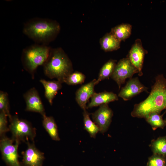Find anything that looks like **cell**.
Segmentation results:
<instances>
[{
	"label": "cell",
	"instance_id": "cell-1",
	"mask_svg": "<svg viewBox=\"0 0 166 166\" xmlns=\"http://www.w3.org/2000/svg\"><path fill=\"white\" fill-rule=\"evenodd\" d=\"M166 109V77L162 74L157 75L151 87L148 96L142 102L135 104L131 115L133 117L145 118L149 113L160 114Z\"/></svg>",
	"mask_w": 166,
	"mask_h": 166
},
{
	"label": "cell",
	"instance_id": "cell-2",
	"mask_svg": "<svg viewBox=\"0 0 166 166\" xmlns=\"http://www.w3.org/2000/svg\"><path fill=\"white\" fill-rule=\"evenodd\" d=\"M60 29L59 23L55 21L34 18L24 24L23 32L37 44L47 45L55 39Z\"/></svg>",
	"mask_w": 166,
	"mask_h": 166
},
{
	"label": "cell",
	"instance_id": "cell-3",
	"mask_svg": "<svg viewBox=\"0 0 166 166\" xmlns=\"http://www.w3.org/2000/svg\"><path fill=\"white\" fill-rule=\"evenodd\" d=\"M45 76L56 78L62 83L73 71L72 62L61 48H51L46 61L43 65Z\"/></svg>",
	"mask_w": 166,
	"mask_h": 166
},
{
	"label": "cell",
	"instance_id": "cell-4",
	"mask_svg": "<svg viewBox=\"0 0 166 166\" xmlns=\"http://www.w3.org/2000/svg\"><path fill=\"white\" fill-rule=\"evenodd\" d=\"M51 48L47 45L36 44L22 50L21 61L24 68L33 78L37 68L43 65L49 56Z\"/></svg>",
	"mask_w": 166,
	"mask_h": 166
},
{
	"label": "cell",
	"instance_id": "cell-5",
	"mask_svg": "<svg viewBox=\"0 0 166 166\" xmlns=\"http://www.w3.org/2000/svg\"><path fill=\"white\" fill-rule=\"evenodd\" d=\"M9 128L12 136V139L20 143L28 139L34 140L36 135L35 128L26 120L20 119L16 116L9 118Z\"/></svg>",
	"mask_w": 166,
	"mask_h": 166
},
{
	"label": "cell",
	"instance_id": "cell-6",
	"mask_svg": "<svg viewBox=\"0 0 166 166\" xmlns=\"http://www.w3.org/2000/svg\"><path fill=\"white\" fill-rule=\"evenodd\" d=\"M6 136H1L0 141V148L2 157L9 166H22L18 160V149L20 143Z\"/></svg>",
	"mask_w": 166,
	"mask_h": 166
},
{
	"label": "cell",
	"instance_id": "cell-7",
	"mask_svg": "<svg viewBox=\"0 0 166 166\" xmlns=\"http://www.w3.org/2000/svg\"><path fill=\"white\" fill-rule=\"evenodd\" d=\"M136 73H138V70L127 57L121 59L117 63L110 77L116 82L119 89L127 78H132Z\"/></svg>",
	"mask_w": 166,
	"mask_h": 166
},
{
	"label": "cell",
	"instance_id": "cell-8",
	"mask_svg": "<svg viewBox=\"0 0 166 166\" xmlns=\"http://www.w3.org/2000/svg\"><path fill=\"white\" fill-rule=\"evenodd\" d=\"M113 116V111L108 104H104L100 105L98 109L92 114V118L98 127L99 131L104 133L108 129Z\"/></svg>",
	"mask_w": 166,
	"mask_h": 166
},
{
	"label": "cell",
	"instance_id": "cell-9",
	"mask_svg": "<svg viewBox=\"0 0 166 166\" xmlns=\"http://www.w3.org/2000/svg\"><path fill=\"white\" fill-rule=\"evenodd\" d=\"M143 92H148V88L140 82L138 77L132 78L121 88L118 96L127 101Z\"/></svg>",
	"mask_w": 166,
	"mask_h": 166
},
{
	"label": "cell",
	"instance_id": "cell-10",
	"mask_svg": "<svg viewBox=\"0 0 166 166\" xmlns=\"http://www.w3.org/2000/svg\"><path fill=\"white\" fill-rule=\"evenodd\" d=\"M27 148L22 152V166H42L44 159L43 152L38 150L34 143L27 142Z\"/></svg>",
	"mask_w": 166,
	"mask_h": 166
},
{
	"label": "cell",
	"instance_id": "cell-11",
	"mask_svg": "<svg viewBox=\"0 0 166 166\" xmlns=\"http://www.w3.org/2000/svg\"><path fill=\"white\" fill-rule=\"evenodd\" d=\"M147 53L142 45L140 39H136L129 52L128 57L138 71V75H143L142 69L145 54Z\"/></svg>",
	"mask_w": 166,
	"mask_h": 166
},
{
	"label": "cell",
	"instance_id": "cell-12",
	"mask_svg": "<svg viewBox=\"0 0 166 166\" xmlns=\"http://www.w3.org/2000/svg\"><path fill=\"white\" fill-rule=\"evenodd\" d=\"M26 104V110L39 113L42 116L45 114V109L39 93L34 87L23 95Z\"/></svg>",
	"mask_w": 166,
	"mask_h": 166
},
{
	"label": "cell",
	"instance_id": "cell-13",
	"mask_svg": "<svg viewBox=\"0 0 166 166\" xmlns=\"http://www.w3.org/2000/svg\"><path fill=\"white\" fill-rule=\"evenodd\" d=\"M97 80L94 79L89 82L81 86L76 92V101L84 110L87 109L86 104L89 99L94 93V87L97 85Z\"/></svg>",
	"mask_w": 166,
	"mask_h": 166
},
{
	"label": "cell",
	"instance_id": "cell-14",
	"mask_svg": "<svg viewBox=\"0 0 166 166\" xmlns=\"http://www.w3.org/2000/svg\"><path fill=\"white\" fill-rule=\"evenodd\" d=\"M118 97L116 94L113 92L105 91L99 93L95 92L91 98V101L87 106V109L117 101Z\"/></svg>",
	"mask_w": 166,
	"mask_h": 166
},
{
	"label": "cell",
	"instance_id": "cell-15",
	"mask_svg": "<svg viewBox=\"0 0 166 166\" xmlns=\"http://www.w3.org/2000/svg\"><path fill=\"white\" fill-rule=\"evenodd\" d=\"M40 81L44 87L45 98L52 105L53 99L62 87V83L57 80L46 81L44 79H41Z\"/></svg>",
	"mask_w": 166,
	"mask_h": 166
},
{
	"label": "cell",
	"instance_id": "cell-16",
	"mask_svg": "<svg viewBox=\"0 0 166 166\" xmlns=\"http://www.w3.org/2000/svg\"><path fill=\"white\" fill-rule=\"evenodd\" d=\"M121 42L110 32L105 34L100 40L101 47L105 52L118 49L120 48Z\"/></svg>",
	"mask_w": 166,
	"mask_h": 166
},
{
	"label": "cell",
	"instance_id": "cell-17",
	"mask_svg": "<svg viewBox=\"0 0 166 166\" xmlns=\"http://www.w3.org/2000/svg\"><path fill=\"white\" fill-rule=\"evenodd\" d=\"M42 117L43 126L51 138L54 140H59L57 126L53 118L45 114L43 115Z\"/></svg>",
	"mask_w": 166,
	"mask_h": 166
},
{
	"label": "cell",
	"instance_id": "cell-18",
	"mask_svg": "<svg viewBox=\"0 0 166 166\" xmlns=\"http://www.w3.org/2000/svg\"><path fill=\"white\" fill-rule=\"evenodd\" d=\"M132 26L129 24H122L113 28L111 33L120 41L128 38L131 33Z\"/></svg>",
	"mask_w": 166,
	"mask_h": 166
},
{
	"label": "cell",
	"instance_id": "cell-19",
	"mask_svg": "<svg viewBox=\"0 0 166 166\" xmlns=\"http://www.w3.org/2000/svg\"><path fill=\"white\" fill-rule=\"evenodd\" d=\"M116 61V60L110 59L103 65L100 70L96 80L97 84L101 81L111 77L117 64Z\"/></svg>",
	"mask_w": 166,
	"mask_h": 166
},
{
	"label": "cell",
	"instance_id": "cell-20",
	"mask_svg": "<svg viewBox=\"0 0 166 166\" xmlns=\"http://www.w3.org/2000/svg\"><path fill=\"white\" fill-rule=\"evenodd\" d=\"M163 116V115L154 112L149 113L144 119L151 126L153 130H155L158 128L163 129L166 126L165 121Z\"/></svg>",
	"mask_w": 166,
	"mask_h": 166
},
{
	"label": "cell",
	"instance_id": "cell-21",
	"mask_svg": "<svg viewBox=\"0 0 166 166\" xmlns=\"http://www.w3.org/2000/svg\"><path fill=\"white\" fill-rule=\"evenodd\" d=\"M150 147L153 154L166 156V136L152 140L150 144Z\"/></svg>",
	"mask_w": 166,
	"mask_h": 166
},
{
	"label": "cell",
	"instance_id": "cell-22",
	"mask_svg": "<svg viewBox=\"0 0 166 166\" xmlns=\"http://www.w3.org/2000/svg\"><path fill=\"white\" fill-rule=\"evenodd\" d=\"M83 114L85 129L89 133L91 137L95 138L97 134L99 131L98 127L91 120L89 114L86 110L83 111Z\"/></svg>",
	"mask_w": 166,
	"mask_h": 166
},
{
	"label": "cell",
	"instance_id": "cell-23",
	"mask_svg": "<svg viewBox=\"0 0 166 166\" xmlns=\"http://www.w3.org/2000/svg\"><path fill=\"white\" fill-rule=\"evenodd\" d=\"M85 76L79 72H72L66 77L64 81L65 83L69 85H76L81 84L84 82Z\"/></svg>",
	"mask_w": 166,
	"mask_h": 166
},
{
	"label": "cell",
	"instance_id": "cell-24",
	"mask_svg": "<svg viewBox=\"0 0 166 166\" xmlns=\"http://www.w3.org/2000/svg\"><path fill=\"white\" fill-rule=\"evenodd\" d=\"M146 166H166V156L153 154L149 158Z\"/></svg>",
	"mask_w": 166,
	"mask_h": 166
},
{
	"label": "cell",
	"instance_id": "cell-25",
	"mask_svg": "<svg viewBox=\"0 0 166 166\" xmlns=\"http://www.w3.org/2000/svg\"><path fill=\"white\" fill-rule=\"evenodd\" d=\"M0 111L5 112L9 118L11 116L10 112L9 102L7 93L4 91H0Z\"/></svg>",
	"mask_w": 166,
	"mask_h": 166
},
{
	"label": "cell",
	"instance_id": "cell-26",
	"mask_svg": "<svg viewBox=\"0 0 166 166\" xmlns=\"http://www.w3.org/2000/svg\"><path fill=\"white\" fill-rule=\"evenodd\" d=\"M7 115L3 111L0 112V135L1 136L5 135L6 132L10 130L7 127Z\"/></svg>",
	"mask_w": 166,
	"mask_h": 166
},
{
	"label": "cell",
	"instance_id": "cell-27",
	"mask_svg": "<svg viewBox=\"0 0 166 166\" xmlns=\"http://www.w3.org/2000/svg\"><path fill=\"white\" fill-rule=\"evenodd\" d=\"M165 120L166 123V118L165 119Z\"/></svg>",
	"mask_w": 166,
	"mask_h": 166
},
{
	"label": "cell",
	"instance_id": "cell-28",
	"mask_svg": "<svg viewBox=\"0 0 166 166\" xmlns=\"http://www.w3.org/2000/svg\"></svg>",
	"mask_w": 166,
	"mask_h": 166
}]
</instances>
